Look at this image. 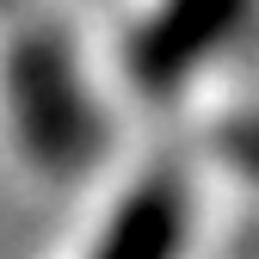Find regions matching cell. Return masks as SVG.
I'll return each mask as SVG.
<instances>
[{"instance_id": "3", "label": "cell", "mask_w": 259, "mask_h": 259, "mask_svg": "<svg viewBox=\"0 0 259 259\" xmlns=\"http://www.w3.org/2000/svg\"><path fill=\"white\" fill-rule=\"evenodd\" d=\"M185 229V198L173 179H148L111 222V235L99 241L93 259H173Z\"/></svg>"}, {"instance_id": "1", "label": "cell", "mask_w": 259, "mask_h": 259, "mask_svg": "<svg viewBox=\"0 0 259 259\" xmlns=\"http://www.w3.org/2000/svg\"><path fill=\"white\" fill-rule=\"evenodd\" d=\"M7 99L25 148L44 167H80L99 148V111L74 74V56L56 31H25L7 56Z\"/></svg>"}, {"instance_id": "2", "label": "cell", "mask_w": 259, "mask_h": 259, "mask_svg": "<svg viewBox=\"0 0 259 259\" xmlns=\"http://www.w3.org/2000/svg\"><path fill=\"white\" fill-rule=\"evenodd\" d=\"M241 13H247V0H167V7L136 31V44H130V68H136V80L148 93L179 87L241 25Z\"/></svg>"}]
</instances>
